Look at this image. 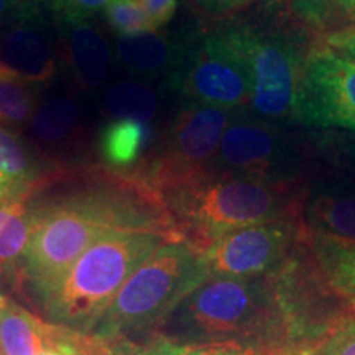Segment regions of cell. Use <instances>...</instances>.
<instances>
[{
  "label": "cell",
  "instance_id": "cell-9",
  "mask_svg": "<svg viewBox=\"0 0 355 355\" xmlns=\"http://www.w3.org/2000/svg\"><path fill=\"white\" fill-rule=\"evenodd\" d=\"M295 121L355 133V60L314 40L301 76Z\"/></svg>",
  "mask_w": 355,
  "mask_h": 355
},
{
  "label": "cell",
  "instance_id": "cell-4",
  "mask_svg": "<svg viewBox=\"0 0 355 355\" xmlns=\"http://www.w3.org/2000/svg\"><path fill=\"white\" fill-rule=\"evenodd\" d=\"M217 30L247 73L248 112L273 123L295 121L301 76L314 43L306 26L245 19Z\"/></svg>",
  "mask_w": 355,
  "mask_h": 355
},
{
  "label": "cell",
  "instance_id": "cell-15",
  "mask_svg": "<svg viewBox=\"0 0 355 355\" xmlns=\"http://www.w3.org/2000/svg\"><path fill=\"white\" fill-rule=\"evenodd\" d=\"M28 130L33 141L48 153L78 148L83 135V110L73 97H50L38 104Z\"/></svg>",
  "mask_w": 355,
  "mask_h": 355
},
{
  "label": "cell",
  "instance_id": "cell-35",
  "mask_svg": "<svg viewBox=\"0 0 355 355\" xmlns=\"http://www.w3.org/2000/svg\"><path fill=\"white\" fill-rule=\"evenodd\" d=\"M30 2H37V3H42V6H48L51 0H30Z\"/></svg>",
  "mask_w": 355,
  "mask_h": 355
},
{
  "label": "cell",
  "instance_id": "cell-10",
  "mask_svg": "<svg viewBox=\"0 0 355 355\" xmlns=\"http://www.w3.org/2000/svg\"><path fill=\"white\" fill-rule=\"evenodd\" d=\"M303 230L301 219L250 225L222 235L201 257L209 277H263L285 263Z\"/></svg>",
  "mask_w": 355,
  "mask_h": 355
},
{
  "label": "cell",
  "instance_id": "cell-26",
  "mask_svg": "<svg viewBox=\"0 0 355 355\" xmlns=\"http://www.w3.org/2000/svg\"><path fill=\"white\" fill-rule=\"evenodd\" d=\"M319 153L331 159L337 175L355 180V137H339L331 144H322Z\"/></svg>",
  "mask_w": 355,
  "mask_h": 355
},
{
  "label": "cell",
  "instance_id": "cell-5",
  "mask_svg": "<svg viewBox=\"0 0 355 355\" xmlns=\"http://www.w3.org/2000/svg\"><path fill=\"white\" fill-rule=\"evenodd\" d=\"M209 278L202 257L186 242H166L130 275L91 336L102 340L140 337L171 316Z\"/></svg>",
  "mask_w": 355,
  "mask_h": 355
},
{
  "label": "cell",
  "instance_id": "cell-25",
  "mask_svg": "<svg viewBox=\"0 0 355 355\" xmlns=\"http://www.w3.org/2000/svg\"><path fill=\"white\" fill-rule=\"evenodd\" d=\"M110 2L112 0H51L48 7L55 15L56 25H63L91 20L107 8Z\"/></svg>",
  "mask_w": 355,
  "mask_h": 355
},
{
  "label": "cell",
  "instance_id": "cell-18",
  "mask_svg": "<svg viewBox=\"0 0 355 355\" xmlns=\"http://www.w3.org/2000/svg\"><path fill=\"white\" fill-rule=\"evenodd\" d=\"M33 230V207L26 201L0 202V277L21 272Z\"/></svg>",
  "mask_w": 355,
  "mask_h": 355
},
{
  "label": "cell",
  "instance_id": "cell-17",
  "mask_svg": "<svg viewBox=\"0 0 355 355\" xmlns=\"http://www.w3.org/2000/svg\"><path fill=\"white\" fill-rule=\"evenodd\" d=\"M304 239L331 286L355 309V243L309 232Z\"/></svg>",
  "mask_w": 355,
  "mask_h": 355
},
{
  "label": "cell",
  "instance_id": "cell-36",
  "mask_svg": "<svg viewBox=\"0 0 355 355\" xmlns=\"http://www.w3.org/2000/svg\"><path fill=\"white\" fill-rule=\"evenodd\" d=\"M3 300H6V296H3V295H2V293H0V304H2V303H3Z\"/></svg>",
  "mask_w": 355,
  "mask_h": 355
},
{
  "label": "cell",
  "instance_id": "cell-31",
  "mask_svg": "<svg viewBox=\"0 0 355 355\" xmlns=\"http://www.w3.org/2000/svg\"><path fill=\"white\" fill-rule=\"evenodd\" d=\"M202 10L214 13V15H222V13L234 12L237 8L250 6L255 0H194Z\"/></svg>",
  "mask_w": 355,
  "mask_h": 355
},
{
  "label": "cell",
  "instance_id": "cell-23",
  "mask_svg": "<svg viewBox=\"0 0 355 355\" xmlns=\"http://www.w3.org/2000/svg\"><path fill=\"white\" fill-rule=\"evenodd\" d=\"M102 355H173V343L157 331L145 337H119L105 340Z\"/></svg>",
  "mask_w": 355,
  "mask_h": 355
},
{
  "label": "cell",
  "instance_id": "cell-7",
  "mask_svg": "<svg viewBox=\"0 0 355 355\" xmlns=\"http://www.w3.org/2000/svg\"><path fill=\"white\" fill-rule=\"evenodd\" d=\"M313 152L277 123L235 109L220 137L212 171L272 183H303Z\"/></svg>",
  "mask_w": 355,
  "mask_h": 355
},
{
  "label": "cell",
  "instance_id": "cell-20",
  "mask_svg": "<svg viewBox=\"0 0 355 355\" xmlns=\"http://www.w3.org/2000/svg\"><path fill=\"white\" fill-rule=\"evenodd\" d=\"M38 87L0 68V123L17 130L32 121L40 104Z\"/></svg>",
  "mask_w": 355,
  "mask_h": 355
},
{
  "label": "cell",
  "instance_id": "cell-27",
  "mask_svg": "<svg viewBox=\"0 0 355 355\" xmlns=\"http://www.w3.org/2000/svg\"><path fill=\"white\" fill-rule=\"evenodd\" d=\"M304 355H355V318L345 321Z\"/></svg>",
  "mask_w": 355,
  "mask_h": 355
},
{
  "label": "cell",
  "instance_id": "cell-2",
  "mask_svg": "<svg viewBox=\"0 0 355 355\" xmlns=\"http://www.w3.org/2000/svg\"><path fill=\"white\" fill-rule=\"evenodd\" d=\"M308 181L272 183L211 171L196 183L163 198L180 239L199 254L222 235L250 225L301 219Z\"/></svg>",
  "mask_w": 355,
  "mask_h": 355
},
{
  "label": "cell",
  "instance_id": "cell-28",
  "mask_svg": "<svg viewBox=\"0 0 355 355\" xmlns=\"http://www.w3.org/2000/svg\"><path fill=\"white\" fill-rule=\"evenodd\" d=\"M173 355H268L252 345L239 343L173 344Z\"/></svg>",
  "mask_w": 355,
  "mask_h": 355
},
{
  "label": "cell",
  "instance_id": "cell-34",
  "mask_svg": "<svg viewBox=\"0 0 355 355\" xmlns=\"http://www.w3.org/2000/svg\"><path fill=\"white\" fill-rule=\"evenodd\" d=\"M40 355H68V354L58 352V350H46V352H43V354H40Z\"/></svg>",
  "mask_w": 355,
  "mask_h": 355
},
{
  "label": "cell",
  "instance_id": "cell-30",
  "mask_svg": "<svg viewBox=\"0 0 355 355\" xmlns=\"http://www.w3.org/2000/svg\"><path fill=\"white\" fill-rule=\"evenodd\" d=\"M140 3L157 30L173 19L178 7V0H140Z\"/></svg>",
  "mask_w": 355,
  "mask_h": 355
},
{
  "label": "cell",
  "instance_id": "cell-29",
  "mask_svg": "<svg viewBox=\"0 0 355 355\" xmlns=\"http://www.w3.org/2000/svg\"><path fill=\"white\" fill-rule=\"evenodd\" d=\"M314 40L329 48V50L339 53V55L355 60V25L340 26V28L332 30V32L319 35Z\"/></svg>",
  "mask_w": 355,
  "mask_h": 355
},
{
  "label": "cell",
  "instance_id": "cell-33",
  "mask_svg": "<svg viewBox=\"0 0 355 355\" xmlns=\"http://www.w3.org/2000/svg\"><path fill=\"white\" fill-rule=\"evenodd\" d=\"M24 0H0V26L13 15Z\"/></svg>",
  "mask_w": 355,
  "mask_h": 355
},
{
  "label": "cell",
  "instance_id": "cell-22",
  "mask_svg": "<svg viewBox=\"0 0 355 355\" xmlns=\"http://www.w3.org/2000/svg\"><path fill=\"white\" fill-rule=\"evenodd\" d=\"M105 19L119 38L140 37V35L157 32L140 0H112L105 8Z\"/></svg>",
  "mask_w": 355,
  "mask_h": 355
},
{
  "label": "cell",
  "instance_id": "cell-6",
  "mask_svg": "<svg viewBox=\"0 0 355 355\" xmlns=\"http://www.w3.org/2000/svg\"><path fill=\"white\" fill-rule=\"evenodd\" d=\"M232 110L188 102L166 128L157 153L139 175L159 198L196 183L214 168Z\"/></svg>",
  "mask_w": 355,
  "mask_h": 355
},
{
  "label": "cell",
  "instance_id": "cell-12",
  "mask_svg": "<svg viewBox=\"0 0 355 355\" xmlns=\"http://www.w3.org/2000/svg\"><path fill=\"white\" fill-rule=\"evenodd\" d=\"M301 222L313 234L355 243V180L337 173L308 180Z\"/></svg>",
  "mask_w": 355,
  "mask_h": 355
},
{
  "label": "cell",
  "instance_id": "cell-13",
  "mask_svg": "<svg viewBox=\"0 0 355 355\" xmlns=\"http://www.w3.org/2000/svg\"><path fill=\"white\" fill-rule=\"evenodd\" d=\"M58 26V46L78 89L97 91L107 78L112 56L101 28L91 20Z\"/></svg>",
  "mask_w": 355,
  "mask_h": 355
},
{
  "label": "cell",
  "instance_id": "cell-19",
  "mask_svg": "<svg viewBox=\"0 0 355 355\" xmlns=\"http://www.w3.org/2000/svg\"><path fill=\"white\" fill-rule=\"evenodd\" d=\"M148 127L135 119H115L101 132V155L110 166L128 168L144 153Z\"/></svg>",
  "mask_w": 355,
  "mask_h": 355
},
{
  "label": "cell",
  "instance_id": "cell-3",
  "mask_svg": "<svg viewBox=\"0 0 355 355\" xmlns=\"http://www.w3.org/2000/svg\"><path fill=\"white\" fill-rule=\"evenodd\" d=\"M152 230H110L38 298L55 324L91 334L123 283L163 243Z\"/></svg>",
  "mask_w": 355,
  "mask_h": 355
},
{
  "label": "cell",
  "instance_id": "cell-16",
  "mask_svg": "<svg viewBox=\"0 0 355 355\" xmlns=\"http://www.w3.org/2000/svg\"><path fill=\"white\" fill-rule=\"evenodd\" d=\"M186 44L188 40L175 42L165 35L146 33L140 37L117 38L115 48L123 68L135 76L153 79L159 74L168 76L180 66Z\"/></svg>",
  "mask_w": 355,
  "mask_h": 355
},
{
  "label": "cell",
  "instance_id": "cell-32",
  "mask_svg": "<svg viewBox=\"0 0 355 355\" xmlns=\"http://www.w3.org/2000/svg\"><path fill=\"white\" fill-rule=\"evenodd\" d=\"M336 25L345 21V26L355 25V0H334Z\"/></svg>",
  "mask_w": 355,
  "mask_h": 355
},
{
  "label": "cell",
  "instance_id": "cell-14",
  "mask_svg": "<svg viewBox=\"0 0 355 355\" xmlns=\"http://www.w3.org/2000/svg\"><path fill=\"white\" fill-rule=\"evenodd\" d=\"M53 175L50 162L24 141L19 132L0 123V202L28 201Z\"/></svg>",
  "mask_w": 355,
  "mask_h": 355
},
{
  "label": "cell",
  "instance_id": "cell-8",
  "mask_svg": "<svg viewBox=\"0 0 355 355\" xmlns=\"http://www.w3.org/2000/svg\"><path fill=\"white\" fill-rule=\"evenodd\" d=\"M166 87L188 102L222 109H247V73L219 30L188 38L183 60L166 76Z\"/></svg>",
  "mask_w": 355,
  "mask_h": 355
},
{
  "label": "cell",
  "instance_id": "cell-24",
  "mask_svg": "<svg viewBox=\"0 0 355 355\" xmlns=\"http://www.w3.org/2000/svg\"><path fill=\"white\" fill-rule=\"evenodd\" d=\"M291 12L303 26L316 33V37L331 32L336 25L334 0H288Z\"/></svg>",
  "mask_w": 355,
  "mask_h": 355
},
{
  "label": "cell",
  "instance_id": "cell-21",
  "mask_svg": "<svg viewBox=\"0 0 355 355\" xmlns=\"http://www.w3.org/2000/svg\"><path fill=\"white\" fill-rule=\"evenodd\" d=\"M158 107L157 92L137 81L115 84L105 96V110L110 117L115 119H135L148 122L157 115Z\"/></svg>",
  "mask_w": 355,
  "mask_h": 355
},
{
  "label": "cell",
  "instance_id": "cell-11",
  "mask_svg": "<svg viewBox=\"0 0 355 355\" xmlns=\"http://www.w3.org/2000/svg\"><path fill=\"white\" fill-rule=\"evenodd\" d=\"M40 6L24 0L0 26V68L35 86L50 83L58 68L51 24Z\"/></svg>",
  "mask_w": 355,
  "mask_h": 355
},
{
  "label": "cell",
  "instance_id": "cell-1",
  "mask_svg": "<svg viewBox=\"0 0 355 355\" xmlns=\"http://www.w3.org/2000/svg\"><path fill=\"white\" fill-rule=\"evenodd\" d=\"M173 344L239 343L268 355H291L272 273L209 277L158 327Z\"/></svg>",
  "mask_w": 355,
  "mask_h": 355
}]
</instances>
